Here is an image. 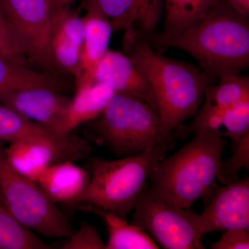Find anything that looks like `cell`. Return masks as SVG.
I'll list each match as a JSON object with an SVG mask.
<instances>
[{"label":"cell","mask_w":249,"mask_h":249,"mask_svg":"<svg viewBox=\"0 0 249 249\" xmlns=\"http://www.w3.org/2000/svg\"><path fill=\"white\" fill-rule=\"evenodd\" d=\"M124 31V53L150 83L162 134L170 142L173 131L196 116L204 101L205 90L215 81L201 69L156 53L146 35L134 26Z\"/></svg>","instance_id":"obj_1"},{"label":"cell","mask_w":249,"mask_h":249,"mask_svg":"<svg viewBox=\"0 0 249 249\" xmlns=\"http://www.w3.org/2000/svg\"><path fill=\"white\" fill-rule=\"evenodd\" d=\"M157 45L181 49L214 81L240 74L249 65V16L230 0H215L204 17L174 37L150 36Z\"/></svg>","instance_id":"obj_2"},{"label":"cell","mask_w":249,"mask_h":249,"mask_svg":"<svg viewBox=\"0 0 249 249\" xmlns=\"http://www.w3.org/2000/svg\"><path fill=\"white\" fill-rule=\"evenodd\" d=\"M224 149L222 134L196 132L191 142L160 160L149 179V189L170 204L191 209L198 199L213 194Z\"/></svg>","instance_id":"obj_3"},{"label":"cell","mask_w":249,"mask_h":249,"mask_svg":"<svg viewBox=\"0 0 249 249\" xmlns=\"http://www.w3.org/2000/svg\"><path fill=\"white\" fill-rule=\"evenodd\" d=\"M167 146V143L159 144L116 160L93 159L89 182L74 204L93 206L125 218L148 186L150 176L165 157Z\"/></svg>","instance_id":"obj_4"},{"label":"cell","mask_w":249,"mask_h":249,"mask_svg":"<svg viewBox=\"0 0 249 249\" xmlns=\"http://www.w3.org/2000/svg\"><path fill=\"white\" fill-rule=\"evenodd\" d=\"M93 123L98 138L121 157L170 142L162 134L158 111L129 93L116 92Z\"/></svg>","instance_id":"obj_5"},{"label":"cell","mask_w":249,"mask_h":249,"mask_svg":"<svg viewBox=\"0 0 249 249\" xmlns=\"http://www.w3.org/2000/svg\"><path fill=\"white\" fill-rule=\"evenodd\" d=\"M0 199L18 222L39 235L67 238L74 231L57 203L37 183L10 165L1 145Z\"/></svg>","instance_id":"obj_6"},{"label":"cell","mask_w":249,"mask_h":249,"mask_svg":"<svg viewBox=\"0 0 249 249\" xmlns=\"http://www.w3.org/2000/svg\"><path fill=\"white\" fill-rule=\"evenodd\" d=\"M132 224L165 249H204L201 214L170 204L148 186L133 210Z\"/></svg>","instance_id":"obj_7"},{"label":"cell","mask_w":249,"mask_h":249,"mask_svg":"<svg viewBox=\"0 0 249 249\" xmlns=\"http://www.w3.org/2000/svg\"><path fill=\"white\" fill-rule=\"evenodd\" d=\"M0 6L23 54L44 71L56 74L49 46L51 0H0Z\"/></svg>","instance_id":"obj_8"},{"label":"cell","mask_w":249,"mask_h":249,"mask_svg":"<svg viewBox=\"0 0 249 249\" xmlns=\"http://www.w3.org/2000/svg\"><path fill=\"white\" fill-rule=\"evenodd\" d=\"M0 141L42 144L53 152L57 160L77 161L92 150L89 142L77 136L54 132L0 103Z\"/></svg>","instance_id":"obj_9"},{"label":"cell","mask_w":249,"mask_h":249,"mask_svg":"<svg viewBox=\"0 0 249 249\" xmlns=\"http://www.w3.org/2000/svg\"><path fill=\"white\" fill-rule=\"evenodd\" d=\"M249 101V78L247 76L232 75L220 78L205 90L204 101L188 124H181L177 135L183 140L192 134L209 131L221 132L224 119L229 112L242 103Z\"/></svg>","instance_id":"obj_10"},{"label":"cell","mask_w":249,"mask_h":249,"mask_svg":"<svg viewBox=\"0 0 249 249\" xmlns=\"http://www.w3.org/2000/svg\"><path fill=\"white\" fill-rule=\"evenodd\" d=\"M83 39L84 23L80 9L68 7L53 12L49 46L54 68L74 77L76 83L83 74Z\"/></svg>","instance_id":"obj_11"},{"label":"cell","mask_w":249,"mask_h":249,"mask_svg":"<svg viewBox=\"0 0 249 249\" xmlns=\"http://www.w3.org/2000/svg\"><path fill=\"white\" fill-rule=\"evenodd\" d=\"M71 98L48 88H24L0 94V103L27 119L58 133H63Z\"/></svg>","instance_id":"obj_12"},{"label":"cell","mask_w":249,"mask_h":249,"mask_svg":"<svg viewBox=\"0 0 249 249\" xmlns=\"http://www.w3.org/2000/svg\"><path fill=\"white\" fill-rule=\"evenodd\" d=\"M201 214L205 234L230 229H249V178L215 188Z\"/></svg>","instance_id":"obj_13"},{"label":"cell","mask_w":249,"mask_h":249,"mask_svg":"<svg viewBox=\"0 0 249 249\" xmlns=\"http://www.w3.org/2000/svg\"><path fill=\"white\" fill-rule=\"evenodd\" d=\"M79 9L106 18L114 32L137 24L148 37L158 24L162 8L161 0H82Z\"/></svg>","instance_id":"obj_14"},{"label":"cell","mask_w":249,"mask_h":249,"mask_svg":"<svg viewBox=\"0 0 249 249\" xmlns=\"http://www.w3.org/2000/svg\"><path fill=\"white\" fill-rule=\"evenodd\" d=\"M94 80L116 92L134 95L158 111L150 83L126 54L109 49L96 67Z\"/></svg>","instance_id":"obj_15"},{"label":"cell","mask_w":249,"mask_h":249,"mask_svg":"<svg viewBox=\"0 0 249 249\" xmlns=\"http://www.w3.org/2000/svg\"><path fill=\"white\" fill-rule=\"evenodd\" d=\"M90 173L70 160L51 163L37 183L55 203L75 204L86 189Z\"/></svg>","instance_id":"obj_16"},{"label":"cell","mask_w":249,"mask_h":249,"mask_svg":"<svg viewBox=\"0 0 249 249\" xmlns=\"http://www.w3.org/2000/svg\"><path fill=\"white\" fill-rule=\"evenodd\" d=\"M115 93L110 87L95 80L76 85V93L67 111L63 133L71 134L80 124L97 119Z\"/></svg>","instance_id":"obj_17"},{"label":"cell","mask_w":249,"mask_h":249,"mask_svg":"<svg viewBox=\"0 0 249 249\" xmlns=\"http://www.w3.org/2000/svg\"><path fill=\"white\" fill-rule=\"evenodd\" d=\"M84 39L82 53L83 74L76 85L94 81V72L109 49L114 31L106 18L96 13L86 12L83 16Z\"/></svg>","instance_id":"obj_18"},{"label":"cell","mask_w":249,"mask_h":249,"mask_svg":"<svg viewBox=\"0 0 249 249\" xmlns=\"http://www.w3.org/2000/svg\"><path fill=\"white\" fill-rule=\"evenodd\" d=\"M83 211L99 216L106 223L108 240L106 249H157L158 245L145 231L134 224H129L119 214L93 206L78 205Z\"/></svg>","instance_id":"obj_19"},{"label":"cell","mask_w":249,"mask_h":249,"mask_svg":"<svg viewBox=\"0 0 249 249\" xmlns=\"http://www.w3.org/2000/svg\"><path fill=\"white\" fill-rule=\"evenodd\" d=\"M48 88L64 93L71 85L56 74L34 70L0 57V94L24 88Z\"/></svg>","instance_id":"obj_20"},{"label":"cell","mask_w":249,"mask_h":249,"mask_svg":"<svg viewBox=\"0 0 249 249\" xmlns=\"http://www.w3.org/2000/svg\"><path fill=\"white\" fill-rule=\"evenodd\" d=\"M4 150L10 165L19 175L36 183L47 167L57 161L49 147L36 142H10Z\"/></svg>","instance_id":"obj_21"},{"label":"cell","mask_w":249,"mask_h":249,"mask_svg":"<svg viewBox=\"0 0 249 249\" xmlns=\"http://www.w3.org/2000/svg\"><path fill=\"white\" fill-rule=\"evenodd\" d=\"M215 0H165V21L161 37L182 34L207 14Z\"/></svg>","instance_id":"obj_22"},{"label":"cell","mask_w":249,"mask_h":249,"mask_svg":"<svg viewBox=\"0 0 249 249\" xmlns=\"http://www.w3.org/2000/svg\"><path fill=\"white\" fill-rule=\"evenodd\" d=\"M34 232L18 222L0 199V249H51Z\"/></svg>","instance_id":"obj_23"},{"label":"cell","mask_w":249,"mask_h":249,"mask_svg":"<svg viewBox=\"0 0 249 249\" xmlns=\"http://www.w3.org/2000/svg\"><path fill=\"white\" fill-rule=\"evenodd\" d=\"M249 168V133L246 134L235 146L231 157L221 162L217 179L224 185L230 184L238 179L242 168Z\"/></svg>","instance_id":"obj_24"},{"label":"cell","mask_w":249,"mask_h":249,"mask_svg":"<svg viewBox=\"0 0 249 249\" xmlns=\"http://www.w3.org/2000/svg\"><path fill=\"white\" fill-rule=\"evenodd\" d=\"M0 57L9 61L31 67L30 61L18 47L0 6Z\"/></svg>","instance_id":"obj_25"},{"label":"cell","mask_w":249,"mask_h":249,"mask_svg":"<svg viewBox=\"0 0 249 249\" xmlns=\"http://www.w3.org/2000/svg\"><path fill=\"white\" fill-rule=\"evenodd\" d=\"M63 249H106L97 229L91 224H83L77 231L67 237Z\"/></svg>","instance_id":"obj_26"},{"label":"cell","mask_w":249,"mask_h":249,"mask_svg":"<svg viewBox=\"0 0 249 249\" xmlns=\"http://www.w3.org/2000/svg\"><path fill=\"white\" fill-rule=\"evenodd\" d=\"M210 247L213 249H249V230L235 229L226 231L221 238Z\"/></svg>","instance_id":"obj_27"},{"label":"cell","mask_w":249,"mask_h":249,"mask_svg":"<svg viewBox=\"0 0 249 249\" xmlns=\"http://www.w3.org/2000/svg\"><path fill=\"white\" fill-rule=\"evenodd\" d=\"M76 0H51L53 12L58 10L70 7V5Z\"/></svg>","instance_id":"obj_28"},{"label":"cell","mask_w":249,"mask_h":249,"mask_svg":"<svg viewBox=\"0 0 249 249\" xmlns=\"http://www.w3.org/2000/svg\"><path fill=\"white\" fill-rule=\"evenodd\" d=\"M242 14L249 16V0H230Z\"/></svg>","instance_id":"obj_29"}]
</instances>
